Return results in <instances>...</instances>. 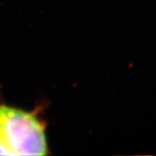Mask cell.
I'll list each match as a JSON object with an SVG mask.
<instances>
[{
	"label": "cell",
	"instance_id": "6da1fadb",
	"mask_svg": "<svg viewBox=\"0 0 156 156\" xmlns=\"http://www.w3.org/2000/svg\"><path fill=\"white\" fill-rule=\"evenodd\" d=\"M45 123L37 115L0 104V155H45Z\"/></svg>",
	"mask_w": 156,
	"mask_h": 156
}]
</instances>
